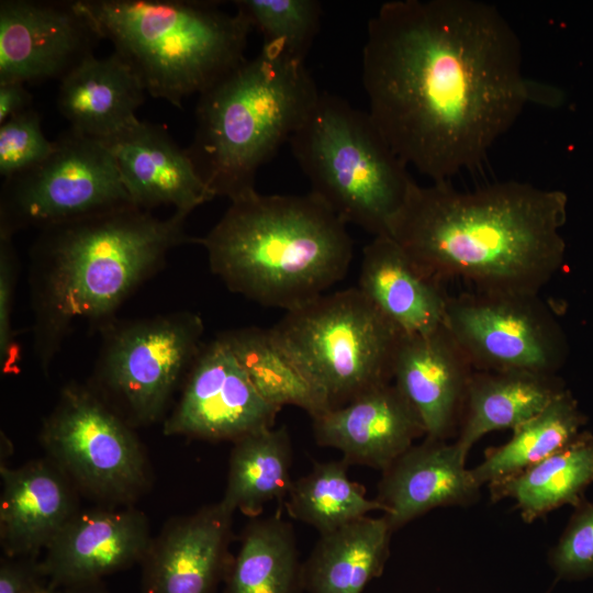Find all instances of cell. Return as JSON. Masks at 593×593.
I'll use <instances>...</instances> for the list:
<instances>
[{
  "label": "cell",
  "mask_w": 593,
  "mask_h": 593,
  "mask_svg": "<svg viewBox=\"0 0 593 593\" xmlns=\"http://www.w3.org/2000/svg\"><path fill=\"white\" fill-rule=\"evenodd\" d=\"M362 83L398 157L433 182L479 166L528 104L559 93L523 71L519 37L479 0H392L369 20Z\"/></svg>",
  "instance_id": "6da1fadb"
},
{
  "label": "cell",
  "mask_w": 593,
  "mask_h": 593,
  "mask_svg": "<svg viewBox=\"0 0 593 593\" xmlns=\"http://www.w3.org/2000/svg\"><path fill=\"white\" fill-rule=\"evenodd\" d=\"M567 197L506 180L473 191L414 182L389 236L426 276L474 291L538 295L563 264Z\"/></svg>",
  "instance_id": "7a4b0ae2"
},
{
  "label": "cell",
  "mask_w": 593,
  "mask_h": 593,
  "mask_svg": "<svg viewBox=\"0 0 593 593\" xmlns=\"http://www.w3.org/2000/svg\"><path fill=\"white\" fill-rule=\"evenodd\" d=\"M186 216L127 206L40 230L30 249L33 349L47 373L79 322L104 328L127 298L192 242Z\"/></svg>",
  "instance_id": "3957f363"
},
{
  "label": "cell",
  "mask_w": 593,
  "mask_h": 593,
  "mask_svg": "<svg viewBox=\"0 0 593 593\" xmlns=\"http://www.w3.org/2000/svg\"><path fill=\"white\" fill-rule=\"evenodd\" d=\"M347 225L311 192L234 201L198 242L226 288L260 305L298 309L340 281L353 259Z\"/></svg>",
  "instance_id": "277c9868"
},
{
  "label": "cell",
  "mask_w": 593,
  "mask_h": 593,
  "mask_svg": "<svg viewBox=\"0 0 593 593\" xmlns=\"http://www.w3.org/2000/svg\"><path fill=\"white\" fill-rule=\"evenodd\" d=\"M320 90L305 61L260 51L199 96L187 152L214 198L255 189L258 169L289 142Z\"/></svg>",
  "instance_id": "5b68a950"
},
{
  "label": "cell",
  "mask_w": 593,
  "mask_h": 593,
  "mask_svg": "<svg viewBox=\"0 0 593 593\" xmlns=\"http://www.w3.org/2000/svg\"><path fill=\"white\" fill-rule=\"evenodd\" d=\"M141 80L146 93L182 108L245 58L250 31L239 11L219 2L184 0H78Z\"/></svg>",
  "instance_id": "8992f818"
},
{
  "label": "cell",
  "mask_w": 593,
  "mask_h": 593,
  "mask_svg": "<svg viewBox=\"0 0 593 593\" xmlns=\"http://www.w3.org/2000/svg\"><path fill=\"white\" fill-rule=\"evenodd\" d=\"M289 144L312 194L346 225L389 235L415 181L368 112L321 91Z\"/></svg>",
  "instance_id": "52a82bcc"
},
{
  "label": "cell",
  "mask_w": 593,
  "mask_h": 593,
  "mask_svg": "<svg viewBox=\"0 0 593 593\" xmlns=\"http://www.w3.org/2000/svg\"><path fill=\"white\" fill-rule=\"evenodd\" d=\"M271 332L328 410L392 382L403 335L358 288L288 311Z\"/></svg>",
  "instance_id": "ba28073f"
},
{
  "label": "cell",
  "mask_w": 593,
  "mask_h": 593,
  "mask_svg": "<svg viewBox=\"0 0 593 593\" xmlns=\"http://www.w3.org/2000/svg\"><path fill=\"white\" fill-rule=\"evenodd\" d=\"M102 331L90 385L132 426L156 423L203 346L201 316L171 312Z\"/></svg>",
  "instance_id": "9c48e42d"
},
{
  "label": "cell",
  "mask_w": 593,
  "mask_h": 593,
  "mask_svg": "<svg viewBox=\"0 0 593 593\" xmlns=\"http://www.w3.org/2000/svg\"><path fill=\"white\" fill-rule=\"evenodd\" d=\"M128 424L89 384L69 383L43 422L40 440L76 489L111 505L149 484L144 448Z\"/></svg>",
  "instance_id": "30bf717a"
},
{
  "label": "cell",
  "mask_w": 593,
  "mask_h": 593,
  "mask_svg": "<svg viewBox=\"0 0 593 593\" xmlns=\"http://www.w3.org/2000/svg\"><path fill=\"white\" fill-rule=\"evenodd\" d=\"M41 163L4 179L0 235L135 206L102 142L67 130Z\"/></svg>",
  "instance_id": "8fae6325"
},
{
  "label": "cell",
  "mask_w": 593,
  "mask_h": 593,
  "mask_svg": "<svg viewBox=\"0 0 593 593\" xmlns=\"http://www.w3.org/2000/svg\"><path fill=\"white\" fill-rule=\"evenodd\" d=\"M445 325L474 370L556 374L567 356L563 332L538 295L448 296Z\"/></svg>",
  "instance_id": "7c38bea8"
},
{
  "label": "cell",
  "mask_w": 593,
  "mask_h": 593,
  "mask_svg": "<svg viewBox=\"0 0 593 593\" xmlns=\"http://www.w3.org/2000/svg\"><path fill=\"white\" fill-rule=\"evenodd\" d=\"M279 412L261 398L230 347L217 336L203 344L163 432L167 436L235 441L273 427Z\"/></svg>",
  "instance_id": "4fadbf2b"
},
{
  "label": "cell",
  "mask_w": 593,
  "mask_h": 593,
  "mask_svg": "<svg viewBox=\"0 0 593 593\" xmlns=\"http://www.w3.org/2000/svg\"><path fill=\"white\" fill-rule=\"evenodd\" d=\"M100 40L78 0H1L0 82L60 80Z\"/></svg>",
  "instance_id": "5bb4252c"
},
{
  "label": "cell",
  "mask_w": 593,
  "mask_h": 593,
  "mask_svg": "<svg viewBox=\"0 0 593 593\" xmlns=\"http://www.w3.org/2000/svg\"><path fill=\"white\" fill-rule=\"evenodd\" d=\"M78 510L41 560L52 590L101 581L142 562L152 542L147 517L133 507Z\"/></svg>",
  "instance_id": "9a60e30c"
},
{
  "label": "cell",
  "mask_w": 593,
  "mask_h": 593,
  "mask_svg": "<svg viewBox=\"0 0 593 593\" xmlns=\"http://www.w3.org/2000/svg\"><path fill=\"white\" fill-rule=\"evenodd\" d=\"M233 514L220 502L167 523L142 563V593H215L233 560Z\"/></svg>",
  "instance_id": "2e32d148"
},
{
  "label": "cell",
  "mask_w": 593,
  "mask_h": 593,
  "mask_svg": "<svg viewBox=\"0 0 593 593\" xmlns=\"http://www.w3.org/2000/svg\"><path fill=\"white\" fill-rule=\"evenodd\" d=\"M474 369L444 324L424 334L402 335L392 382L418 414L425 437H457Z\"/></svg>",
  "instance_id": "e0dca14e"
},
{
  "label": "cell",
  "mask_w": 593,
  "mask_h": 593,
  "mask_svg": "<svg viewBox=\"0 0 593 593\" xmlns=\"http://www.w3.org/2000/svg\"><path fill=\"white\" fill-rule=\"evenodd\" d=\"M111 154L132 203L142 210L171 205L188 216L214 199L188 152L165 126L137 120L100 141Z\"/></svg>",
  "instance_id": "ac0fdd59"
},
{
  "label": "cell",
  "mask_w": 593,
  "mask_h": 593,
  "mask_svg": "<svg viewBox=\"0 0 593 593\" xmlns=\"http://www.w3.org/2000/svg\"><path fill=\"white\" fill-rule=\"evenodd\" d=\"M312 427L315 441L339 450L349 466L381 471L426 434L418 414L393 382L312 418Z\"/></svg>",
  "instance_id": "d6986e66"
},
{
  "label": "cell",
  "mask_w": 593,
  "mask_h": 593,
  "mask_svg": "<svg viewBox=\"0 0 593 593\" xmlns=\"http://www.w3.org/2000/svg\"><path fill=\"white\" fill-rule=\"evenodd\" d=\"M466 462L455 441L424 437L383 470L374 499L392 530L435 508L475 504L481 486Z\"/></svg>",
  "instance_id": "ffe728a7"
},
{
  "label": "cell",
  "mask_w": 593,
  "mask_h": 593,
  "mask_svg": "<svg viewBox=\"0 0 593 593\" xmlns=\"http://www.w3.org/2000/svg\"><path fill=\"white\" fill-rule=\"evenodd\" d=\"M0 542L4 556L34 557L79 510L74 484L51 459L1 465Z\"/></svg>",
  "instance_id": "44dd1931"
},
{
  "label": "cell",
  "mask_w": 593,
  "mask_h": 593,
  "mask_svg": "<svg viewBox=\"0 0 593 593\" xmlns=\"http://www.w3.org/2000/svg\"><path fill=\"white\" fill-rule=\"evenodd\" d=\"M358 289L403 335L445 324L448 296L389 235L374 236L362 250Z\"/></svg>",
  "instance_id": "7402d4cb"
},
{
  "label": "cell",
  "mask_w": 593,
  "mask_h": 593,
  "mask_svg": "<svg viewBox=\"0 0 593 593\" xmlns=\"http://www.w3.org/2000/svg\"><path fill=\"white\" fill-rule=\"evenodd\" d=\"M145 96L138 77L113 52L88 57L60 79L57 107L69 130L103 141L138 120Z\"/></svg>",
  "instance_id": "603a6c76"
},
{
  "label": "cell",
  "mask_w": 593,
  "mask_h": 593,
  "mask_svg": "<svg viewBox=\"0 0 593 593\" xmlns=\"http://www.w3.org/2000/svg\"><path fill=\"white\" fill-rule=\"evenodd\" d=\"M566 389L556 374L474 370L455 443L468 458L483 436L511 429L542 411Z\"/></svg>",
  "instance_id": "cb8c5ba5"
},
{
  "label": "cell",
  "mask_w": 593,
  "mask_h": 593,
  "mask_svg": "<svg viewBox=\"0 0 593 593\" xmlns=\"http://www.w3.org/2000/svg\"><path fill=\"white\" fill-rule=\"evenodd\" d=\"M393 534L384 515L365 516L321 534L303 562L304 591L362 593L383 573Z\"/></svg>",
  "instance_id": "d4e9b609"
},
{
  "label": "cell",
  "mask_w": 593,
  "mask_h": 593,
  "mask_svg": "<svg viewBox=\"0 0 593 593\" xmlns=\"http://www.w3.org/2000/svg\"><path fill=\"white\" fill-rule=\"evenodd\" d=\"M593 484V434L582 430L570 443L530 468L488 485L490 500L510 499L524 523L561 506L575 507Z\"/></svg>",
  "instance_id": "484cf974"
},
{
  "label": "cell",
  "mask_w": 593,
  "mask_h": 593,
  "mask_svg": "<svg viewBox=\"0 0 593 593\" xmlns=\"http://www.w3.org/2000/svg\"><path fill=\"white\" fill-rule=\"evenodd\" d=\"M292 444L286 426L268 427L235 441L220 503L255 518L271 501L284 502L292 485Z\"/></svg>",
  "instance_id": "4316f807"
},
{
  "label": "cell",
  "mask_w": 593,
  "mask_h": 593,
  "mask_svg": "<svg viewBox=\"0 0 593 593\" xmlns=\"http://www.w3.org/2000/svg\"><path fill=\"white\" fill-rule=\"evenodd\" d=\"M224 593H303V562L292 525L276 513L246 525Z\"/></svg>",
  "instance_id": "83f0119b"
},
{
  "label": "cell",
  "mask_w": 593,
  "mask_h": 593,
  "mask_svg": "<svg viewBox=\"0 0 593 593\" xmlns=\"http://www.w3.org/2000/svg\"><path fill=\"white\" fill-rule=\"evenodd\" d=\"M586 416L567 389L538 414L512 430L500 446L489 447L483 460L470 469L482 488L506 480L540 462L577 437Z\"/></svg>",
  "instance_id": "f1b7e54d"
},
{
  "label": "cell",
  "mask_w": 593,
  "mask_h": 593,
  "mask_svg": "<svg viewBox=\"0 0 593 593\" xmlns=\"http://www.w3.org/2000/svg\"><path fill=\"white\" fill-rule=\"evenodd\" d=\"M230 347L253 385L269 404L293 405L314 418L328 407L280 346L271 328L243 327L219 335Z\"/></svg>",
  "instance_id": "f546056e"
},
{
  "label": "cell",
  "mask_w": 593,
  "mask_h": 593,
  "mask_svg": "<svg viewBox=\"0 0 593 593\" xmlns=\"http://www.w3.org/2000/svg\"><path fill=\"white\" fill-rule=\"evenodd\" d=\"M344 460L315 461L311 471L293 482L284 506L289 515L314 527L320 535L382 511L366 489L349 479Z\"/></svg>",
  "instance_id": "4dcf8cb0"
},
{
  "label": "cell",
  "mask_w": 593,
  "mask_h": 593,
  "mask_svg": "<svg viewBox=\"0 0 593 593\" xmlns=\"http://www.w3.org/2000/svg\"><path fill=\"white\" fill-rule=\"evenodd\" d=\"M242 12L262 37L261 51L304 61L320 30L322 4L316 0H236Z\"/></svg>",
  "instance_id": "1f68e13d"
},
{
  "label": "cell",
  "mask_w": 593,
  "mask_h": 593,
  "mask_svg": "<svg viewBox=\"0 0 593 593\" xmlns=\"http://www.w3.org/2000/svg\"><path fill=\"white\" fill-rule=\"evenodd\" d=\"M563 532L548 551V564L557 580L593 578V501L573 507Z\"/></svg>",
  "instance_id": "d6a6232c"
},
{
  "label": "cell",
  "mask_w": 593,
  "mask_h": 593,
  "mask_svg": "<svg viewBox=\"0 0 593 593\" xmlns=\"http://www.w3.org/2000/svg\"><path fill=\"white\" fill-rule=\"evenodd\" d=\"M54 141L43 133L41 116L34 109L0 124V175L7 179L44 160Z\"/></svg>",
  "instance_id": "836d02e7"
},
{
  "label": "cell",
  "mask_w": 593,
  "mask_h": 593,
  "mask_svg": "<svg viewBox=\"0 0 593 593\" xmlns=\"http://www.w3.org/2000/svg\"><path fill=\"white\" fill-rule=\"evenodd\" d=\"M18 272L13 237L0 235V368L3 374L16 373L21 359L12 326Z\"/></svg>",
  "instance_id": "e575fe53"
},
{
  "label": "cell",
  "mask_w": 593,
  "mask_h": 593,
  "mask_svg": "<svg viewBox=\"0 0 593 593\" xmlns=\"http://www.w3.org/2000/svg\"><path fill=\"white\" fill-rule=\"evenodd\" d=\"M41 561L34 557H8L0 562V593H44L49 590Z\"/></svg>",
  "instance_id": "d590c367"
},
{
  "label": "cell",
  "mask_w": 593,
  "mask_h": 593,
  "mask_svg": "<svg viewBox=\"0 0 593 593\" xmlns=\"http://www.w3.org/2000/svg\"><path fill=\"white\" fill-rule=\"evenodd\" d=\"M32 96L24 83L0 82V124L32 109Z\"/></svg>",
  "instance_id": "8d00e7d4"
},
{
  "label": "cell",
  "mask_w": 593,
  "mask_h": 593,
  "mask_svg": "<svg viewBox=\"0 0 593 593\" xmlns=\"http://www.w3.org/2000/svg\"><path fill=\"white\" fill-rule=\"evenodd\" d=\"M61 593H109L101 581L59 590Z\"/></svg>",
  "instance_id": "74e56055"
},
{
  "label": "cell",
  "mask_w": 593,
  "mask_h": 593,
  "mask_svg": "<svg viewBox=\"0 0 593 593\" xmlns=\"http://www.w3.org/2000/svg\"><path fill=\"white\" fill-rule=\"evenodd\" d=\"M44 593H61V592L59 590L49 589V590L45 591Z\"/></svg>",
  "instance_id": "f35d334b"
},
{
  "label": "cell",
  "mask_w": 593,
  "mask_h": 593,
  "mask_svg": "<svg viewBox=\"0 0 593 593\" xmlns=\"http://www.w3.org/2000/svg\"><path fill=\"white\" fill-rule=\"evenodd\" d=\"M546 593H550V590H548Z\"/></svg>",
  "instance_id": "ab89813d"
}]
</instances>
